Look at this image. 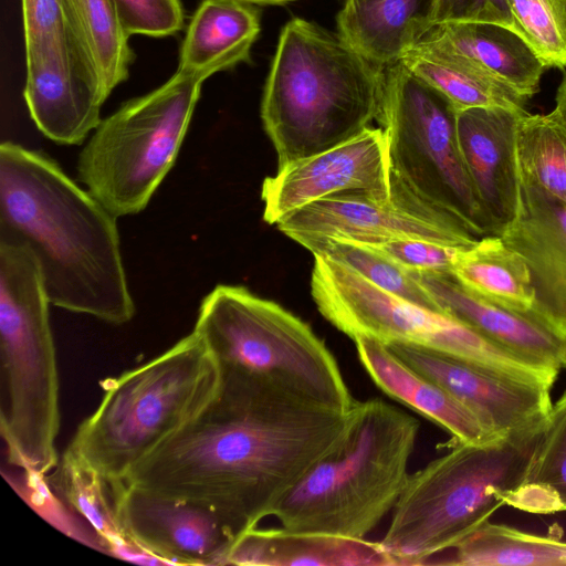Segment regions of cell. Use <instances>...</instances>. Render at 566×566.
I'll return each instance as SVG.
<instances>
[{"mask_svg":"<svg viewBox=\"0 0 566 566\" xmlns=\"http://www.w3.org/2000/svg\"><path fill=\"white\" fill-rule=\"evenodd\" d=\"M212 400L122 481L212 510L235 539L345 437L352 420L260 377L221 368ZM354 409V408H353Z\"/></svg>","mask_w":566,"mask_h":566,"instance_id":"1","label":"cell"},{"mask_svg":"<svg viewBox=\"0 0 566 566\" xmlns=\"http://www.w3.org/2000/svg\"><path fill=\"white\" fill-rule=\"evenodd\" d=\"M0 242L28 249L51 304L120 325L135 315L116 217L45 154L0 145Z\"/></svg>","mask_w":566,"mask_h":566,"instance_id":"2","label":"cell"},{"mask_svg":"<svg viewBox=\"0 0 566 566\" xmlns=\"http://www.w3.org/2000/svg\"><path fill=\"white\" fill-rule=\"evenodd\" d=\"M384 70L338 33L290 20L280 33L261 104L279 169L342 145L378 119Z\"/></svg>","mask_w":566,"mask_h":566,"instance_id":"3","label":"cell"},{"mask_svg":"<svg viewBox=\"0 0 566 566\" xmlns=\"http://www.w3.org/2000/svg\"><path fill=\"white\" fill-rule=\"evenodd\" d=\"M419 421L382 399L357 401L349 428L275 505L298 533L366 536L394 510L409 479Z\"/></svg>","mask_w":566,"mask_h":566,"instance_id":"4","label":"cell"},{"mask_svg":"<svg viewBox=\"0 0 566 566\" xmlns=\"http://www.w3.org/2000/svg\"><path fill=\"white\" fill-rule=\"evenodd\" d=\"M544 421L482 443L457 442L410 474L380 541L395 566L424 565L506 505L524 480Z\"/></svg>","mask_w":566,"mask_h":566,"instance_id":"5","label":"cell"},{"mask_svg":"<svg viewBox=\"0 0 566 566\" xmlns=\"http://www.w3.org/2000/svg\"><path fill=\"white\" fill-rule=\"evenodd\" d=\"M220 366L192 331L148 363L102 384L96 410L67 447L108 483L195 419L217 394Z\"/></svg>","mask_w":566,"mask_h":566,"instance_id":"6","label":"cell"},{"mask_svg":"<svg viewBox=\"0 0 566 566\" xmlns=\"http://www.w3.org/2000/svg\"><path fill=\"white\" fill-rule=\"evenodd\" d=\"M38 262L0 242V431L9 462L33 475L59 464V373Z\"/></svg>","mask_w":566,"mask_h":566,"instance_id":"7","label":"cell"},{"mask_svg":"<svg viewBox=\"0 0 566 566\" xmlns=\"http://www.w3.org/2000/svg\"><path fill=\"white\" fill-rule=\"evenodd\" d=\"M193 331L221 368L269 380L342 413L357 402L334 355L313 329L243 286L217 285L202 300Z\"/></svg>","mask_w":566,"mask_h":566,"instance_id":"8","label":"cell"},{"mask_svg":"<svg viewBox=\"0 0 566 566\" xmlns=\"http://www.w3.org/2000/svg\"><path fill=\"white\" fill-rule=\"evenodd\" d=\"M207 78L177 70L93 132L78 157V178L116 218L144 210L174 166Z\"/></svg>","mask_w":566,"mask_h":566,"instance_id":"9","label":"cell"},{"mask_svg":"<svg viewBox=\"0 0 566 566\" xmlns=\"http://www.w3.org/2000/svg\"><path fill=\"white\" fill-rule=\"evenodd\" d=\"M311 293L319 313L353 340L370 337L440 354L499 376L543 386L551 370L493 343L442 312L374 285L325 255H314Z\"/></svg>","mask_w":566,"mask_h":566,"instance_id":"10","label":"cell"},{"mask_svg":"<svg viewBox=\"0 0 566 566\" xmlns=\"http://www.w3.org/2000/svg\"><path fill=\"white\" fill-rule=\"evenodd\" d=\"M457 112L444 94L400 61L385 67L377 120L390 174L482 238L492 232L461 155Z\"/></svg>","mask_w":566,"mask_h":566,"instance_id":"11","label":"cell"},{"mask_svg":"<svg viewBox=\"0 0 566 566\" xmlns=\"http://www.w3.org/2000/svg\"><path fill=\"white\" fill-rule=\"evenodd\" d=\"M391 196L340 193L307 203L285 217L277 229L310 250L327 239L375 244L422 239L470 247L478 238L461 220L422 200L390 174Z\"/></svg>","mask_w":566,"mask_h":566,"instance_id":"12","label":"cell"},{"mask_svg":"<svg viewBox=\"0 0 566 566\" xmlns=\"http://www.w3.org/2000/svg\"><path fill=\"white\" fill-rule=\"evenodd\" d=\"M340 193L390 198L387 143L381 128L368 127L342 145L294 161L265 178L263 218L276 224L307 203Z\"/></svg>","mask_w":566,"mask_h":566,"instance_id":"13","label":"cell"},{"mask_svg":"<svg viewBox=\"0 0 566 566\" xmlns=\"http://www.w3.org/2000/svg\"><path fill=\"white\" fill-rule=\"evenodd\" d=\"M109 484L120 525L142 553L164 564L224 565L235 537L212 510L122 481Z\"/></svg>","mask_w":566,"mask_h":566,"instance_id":"14","label":"cell"},{"mask_svg":"<svg viewBox=\"0 0 566 566\" xmlns=\"http://www.w3.org/2000/svg\"><path fill=\"white\" fill-rule=\"evenodd\" d=\"M23 97L38 129L63 145H81L101 123L109 94L81 43L25 55Z\"/></svg>","mask_w":566,"mask_h":566,"instance_id":"15","label":"cell"},{"mask_svg":"<svg viewBox=\"0 0 566 566\" xmlns=\"http://www.w3.org/2000/svg\"><path fill=\"white\" fill-rule=\"evenodd\" d=\"M387 346L454 396L495 438L539 424L552 408L551 389L512 380L409 345Z\"/></svg>","mask_w":566,"mask_h":566,"instance_id":"16","label":"cell"},{"mask_svg":"<svg viewBox=\"0 0 566 566\" xmlns=\"http://www.w3.org/2000/svg\"><path fill=\"white\" fill-rule=\"evenodd\" d=\"M524 112L471 107L457 112L461 155L492 234L517 216L520 174L516 133Z\"/></svg>","mask_w":566,"mask_h":566,"instance_id":"17","label":"cell"},{"mask_svg":"<svg viewBox=\"0 0 566 566\" xmlns=\"http://www.w3.org/2000/svg\"><path fill=\"white\" fill-rule=\"evenodd\" d=\"M499 235L530 269L533 316L566 339V205L520 180L517 216Z\"/></svg>","mask_w":566,"mask_h":566,"instance_id":"18","label":"cell"},{"mask_svg":"<svg viewBox=\"0 0 566 566\" xmlns=\"http://www.w3.org/2000/svg\"><path fill=\"white\" fill-rule=\"evenodd\" d=\"M410 273L440 312L523 358L558 370L563 368L566 339L535 317L472 294L451 273Z\"/></svg>","mask_w":566,"mask_h":566,"instance_id":"19","label":"cell"},{"mask_svg":"<svg viewBox=\"0 0 566 566\" xmlns=\"http://www.w3.org/2000/svg\"><path fill=\"white\" fill-rule=\"evenodd\" d=\"M415 46L454 56L527 99L539 91L547 69L523 36L499 24H436L429 28Z\"/></svg>","mask_w":566,"mask_h":566,"instance_id":"20","label":"cell"},{"mask_svg":"<svg viewBox=\"0 0 566 566\" xmlns=\"http://www.w3.org/2000/svg\"><path fill=\"white\" fill-rule=\"evenodd\" d=\"M354 342L361 366L387 396L433 421L459 443L497 439L454 396L405 363L387 345L370 337Z\"/></svg>","mask_w":566,"mask_h":566,"instance_id":"21","label":"cell"},{"mask_svg":"<svg viewBox=\"0 0 566 566\" xmlns=\"http://www.w3.org/2000/svg\"><path fill=\"white\" fill-rule=\"evenodd\" d=\"M224 565L395 566V562L380 542L255 527L234 541Z\"/></svg>","mask_w":566,"mask_h":566,"instance_id":"22","label":"cell"},{"mask_svg":"<svg viewBox=\"0 0 566 566\" xmlns=\"http://www.w3.org/2000/svg\"><path fill=\"white\" fill-rule=\"evenodd\" d=\"M434 0H345L338 34L354 50L385 69L401 60L431 25Z\"/></svg>","mask_w":566,"mask_h":566,"instance_id":"23","label":"cell"},{"mask_svg":"<svg viewBox=\"0 0 566 566\" xmlns=\"http://www.w3.org/2000/svg\"><path fill=\"white\" fill-rule=\"evenodd\" d=\"M260 15L244 0H203L190 19L177 70L209 77L250 60Z\"/></svg>","mask_w":566,"mask_h":566,"instance_id":"24","label":"cell"},{"mask_svg":"<svg viewBox=\"0 0 566 566\" xmlns=\"http://www.w3.org/2000/svg\"><path fill=\"white\" fill-rule=\"evenodd\" d=\"M451 274L472 294L503 308L533 316L535 290L530 269L500 235H484L474 244L462 248Z\"/></svg>","mask_w":566,"mask_h":566,"instance_id":"25","label":"cell"},{"mask_svg":"<svg viewBox=\"0 0 566 566\" xmlns=\"http://www.w3.org/2000/svg\"><path fill=\"white\" fill-rule=\"evenodd\" d=\"M424 565H566V542L489 521Z\"/></svg>","mask_w":566,"mask_h":566,"instance_id":"26","label":"cell"},{"mask_svg":"<svg viewBox=\"0 0 566 566\" xmlns=\"http://www.w3.org/2000/svg\"><path fill=\"white\" fill-rule=\"evenodd\" d=\"M400 62L444 94L457 111L471 107L526 111L527 98L449 54L415 46Z\"/></svg>","mask_w":566,"mask_h":566,"instance_id":"27","label":"cell"},{"mask_svg":"<svg viewBox=\"0 0 566 566\" xmlns=\"http://www.w3.org/2000/svg\"><path fill=\"white\" fill-rule=\"evenodd\" d=\"M506 505L532 514L566 512V391L552 405L524 480Z\"/></svg>","mask_w":566,"mask_h":566,"instance_id":"28","label":"cell"},{"mask_svg":"<svg viewBox=\"0 0 566 566\" xmlns=\"http://www.w3.org/2000/svg\"><path fill=\"white\" fill-rule=\"evenodd\" d=\"M55 469L57 491L91 524L107 551L117 556L140 552L123 530L111 484L103 476L69 449Z\"/></svg>","mask_w":566,"mask_h":566,"instance_id":"29","label":"cell"},{"mask_svg":"<svg viewBox=\"0 0 566 566\" xmlns=\"http://www.w3.org/2000/svg\"><path fill=\"white\" fill-rule=\"evenodd\" d=\"M516 158L521 180L566 205V127L553 111L521 115Z\"/></svg>","mask_w":566,"mask_h":566,"instance_id":"30","label":"cell"},{"mask_svg":"<svg viewBox=\"0 0 566 566\" xmlns=\"http://www.w3.org/2000/svg\"><path fill=\"white\" fill-rule=\"evenodd\" d=\"M108 94L127 80L134 53L111 0H64Z\"/></svg>","mask_w":566,"mask_h":566,"instance_id":"31","label":"cell"},{"mask_svg":"<svg viewBox=\"0 0 566 566\" xmlns=\"http://www.w3.org/2000/svg\"><path fill=\"white\" fill-rule=\"evenodd\" d=\"M308 251L314 255H325L342 263L384 291L439 311L409 271L369 245L343 239H327Z\"/></svg>","mask_w":566,"mask_h":566,"instance_id":"32","label":"cell"},{"mask_svg":"<svg viewBox=\"0 0 566 566\" xmlns=\"http://www.w3.org/2000/svg\"><path fill=\"white\" fill-rule=\"evenodd\" d=\"M517 32L546 67L566 69V0H510Z\"/></svg>","mask_w":566,"mask_h":566,"instance_id":"33","label":"cell"},{"mask_svg":"<svg viewBox=\"0 0 566 566\" xmlns=\"http://www.w3.org/2000/svg\"><path fill=\"white\" fill-rule=\"evenodd\" d=\"M21 8L25 55L70 43L85 46L64 0H21Z\"/></svg>","mask_w":566,"mask_h":566,"instance_id":"34","label":"cell"},{"mask_svg":"<svg viewBox=\"0 0 566 566\" xmlns=\"http://www.w3.org/2000/svg\"><path fill=\"white\" fill-rule=\"evenodd\" d=\"M116 17L128 36H168L184 27L181 0H111Z\"/></svg>","mask_w":566,"mask_h":566,"instance_id":"35","label":"cell"},{"mask_svg":"<svg viewBox=\"0 0 566 566\" xmlns=\"http://www.w3.org/2000/svg\"><path fill=\"white\" fill-rule=\"evenodd\" d=\"M409 272L451 273L462 248L422 239L366 244Z\"/></svg>","mask_w":566,"mask_h":566,"instance_id":"36","label":"cell"},{"mask_svg":"<svg viewBox=\"0 0 566 566\" xmlns=\"http://www.w3.org/2000/svg\"><path fill=\"white\" fill-rule=\"evenodd\" d=\"M451 22L492 23L517 32L510 0H434L430 27Z\"/></svg>","mask_w":566,"mask_h":566,"instance_id":"37","label":"cell"},{"mask_svg":"<svg viewBox=\"0 0 566 566\" xmlns=\"http://www.w3.org/2000/svg\"><path fill=\"white\" fill-rule=\"evenodd\" d=\"M553 112L566 127V74L563 76V80L558 86Z\"/></svg>","mask_w":566,"mask_h":566,"instance_id":"38","label":"cell"},{"mask_svg":"<svg viewBox=\"0 0 566 566\" xmlns=\"http://www.w3.org/2000/svg\"><path fill=\"white\" fill-rule=\"evenodd\" d=\"M256 4H284L294 0H244Z\"/></svg>","mask_w":566,"mask_h":566,"instance_id":"39","label":"cell"},{"mask_svg":"<svg viewBox=\"0 0 566 566\" xmlns=\"http://www.w3.org/2000/svg\"><path fill=\"white\" fill-rule=\"evenodd\" d=\"M563 367L566 368V353H565V356L563 358Z\"/></svg>","mask_w":566,"mask_h":566,"instance_id":"40","label":"cell"}]
</instances>
